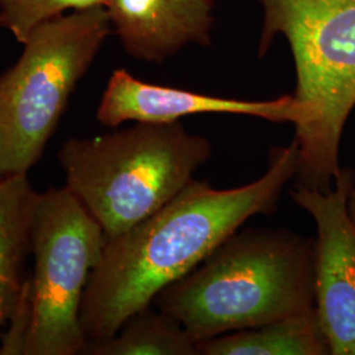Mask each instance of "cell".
I'll return each instance as SVG.
<instances>
[{"mask_svg": "<svg viewBox=\"0 0 355 355\" xmlns=\"http://www.w3.org/2000/svg\"><path fill=\"white\" fill-rule=\"evenodd\" d=\"M349 212H350V215L355 220V177L353 186H352V190H350V193H349Z\"/></svg>", "mask_w": 355, "mask_h": 355, "instance_id": "15", "label": "cell"}, {"mask_svg": "<svg viewBox=\"0 0 355 355\" xmlns=\"http://www.w3.org/2000/svg\"><path fill=\"white\" fill-rule=\"evenodd\" d=\"M212 144L180 121L137 123L95 137L64 141V187L114 239L175 198L212 157Z\"/></svg>", "mask_w": 355, "mask_h": 355, "instance_id": "3", "label": "cell"}, {"mask_svg": "<svg viewBox=\"0 0 355 355\" xmlns=\"http://www.w3.org/2000/svg\"><path fill=\"white\" fill-rule=\"evenodd\" d=\"M38 193L28 174L0 177V337L28 280Z\"/></svg>", "mask_w": 355, "mask_h": 355, "instance_id": "10", "label": "cell"}, {"mask_svg": "<svg viewBox=\"0 0 355 355\" xmlns=\"http://www.w3.org/2000/svg\"><path fill=\"white\" fill-rule=\"evenodd\" d=\"M105 10L136 60L159 64L190 44L211 41L214 0H108Z\"/></svg>", "mask_w": 355, "mask_h": 355, "instance_id": "9", "label": "cell"}, {"mask_svg": "<svg viewBox=\"0 0 355 355\" xmlns=\"http://www.w3.org/2000/svg\"><path fill=\"white\" fill-rule=\"evenodd\" d=\"M99 223L66 187L38 193L32 227V325L24 355L83 354L80 308L102 258Z\"/></svg>", "mask_w": 355, "mask_h": 355, "instance_id": "6", "label": "cell"}, {"mask_svg": "<svg viewBox=\"0 0 355 355\" xmlns=\"http://www.w3.org/2000/svg\"><path fill=\"white\" fill-rule=\"evenodd\" d=\"M299 170V146L272 148L266 173L236 189L190 183L161 209L125 233L105 240L89 274L80 308L87 343L112 337L128 318L153 303L230 234L258 215H274Z\"/></svg>", "mask_w": 355, "mask_h": 355, "instance_id": "1", "label": "cell"}, {"mask_svg": "<svg viewBox=\"0 0 355 355\" xmlns=\"http://www.w3.org/2000/svg\"><path fill=\"white\" fill-rule=\"evenodd\" d=\"M315 239L288 229H239L152 304L196 343L302 316L315 305Z\"/></svg>", "mask_w": 355, "mask_h": 355, "instance_id": "2", "label": "cell"}, {"mask_svg": "<svg viewBox=\"0 0 355 355\" xmlns=\"http://www.w3.org/2000/svg\"><path fill=\"white\" fill-rule=\"evenodd\" d=\"M199 355H327V336L316 308L248 329L229 331L198 343Z\"/></svg>", "mask_w": 355, "mask_h": 355, "instance_id": "11", "label": "cell"}, {"mask_svg": "<svg viewBox=\"0 0 355 355\" xmlns=\"http://www.w3.org/2000/svg\"><path fill=\"white\" fill-rule=\"evenodd\" d=\"M85 355H199L184 327L150 304L128 318L112 337L87 343Z\"/></svg>", "mask_w": 355, "mask_h": 355, "instance_id": "12", "label": "cell"}, {"mask_svg": "<svg viewBox=\"0 0 355 355\" xmlns=\"http://www.w3.org/2000/svg\"><path fill=\"white\" fill-rule=\"evenodd\" d=\"M200 114H245L272 123L303 127L309 120L304 105L295 95L272 101H240L196 94L142 82L127 70H114L96 111L98 121L117 128L127 121L165 124L184 116Z\"/></svg>", "mask_w": 355, "mask_h": 355, "instance_id": "8", "label": "cell"}, {"mask_svg": "<svg viewBox=\"0 0 355 355\" xmlns=\"http://www.w3.org/2000/svg\"><path fill=\"white\" fill-rule=\"evenodd\" d=\"M354 177V170L341 167L330 190L290 191L316 224L315 305L330 355H355V220L349 212Z\"/></svg>", "mask_w": 355, "mask_h": 355, "instance_id": "7", "label": "cell"}, {"mask_svg": "<svg viewBox=\"0 0 355 355\" xmlns=\"http://www.w3.org/2000/svg\"><path fill=\"white\" fill-rule=\"evenodd\" d=\"M111 28L99 6L51 19L28 36L19 61L0 76V177L28 174L40 161Z\"/></svg>", "mask_w": 355, "mask_h": 355, "instance_id": "5", "label": "cell"}, {"mask_svg": "<svg viewBox=\"0 0 355 355\" xmlns=\"http://www.w3.org/2000/svg\"><path fill=\"white\" fill-rule=\"evenodd\" d=\"M108 0H0V26L24 44L40 24L64 15L107 4Z\"/></svg>", "mask_w": 355, "mask_h": 355, "instance_id": "13", "label": "cell"}, {"mask_svg": "<svg viewBox=\"0 0 355 355\" xmlns=\"http://www.w3.org/2000/svg\"><path fill=\"white\" fill-rule=\"evenodd\" d=\"M7 324H10V328L0 337V355H24L26 338L32 325L31 278L26 280L20 299Z\"/></svg>", "mask_w": 355, "mask_h": 355, "instance_id": "14", "label": "cell"}, {"mask_svg": "<svg viewBox=\"0 0 355 355\" xmlns=\"http://www.w3.org/2000/svg\"><path fill=\"white\" fill-rule=\"evenodd\" d=\"M261 53L283 35L296 69L295 98L309 120L295 128V187L328 191L338 175L343 128L355 107V0H258Z\"/></svg>", "mask_w": 355, "mask_h": 355, "instance_id": "4", "label": "cell"}]
</instances>
